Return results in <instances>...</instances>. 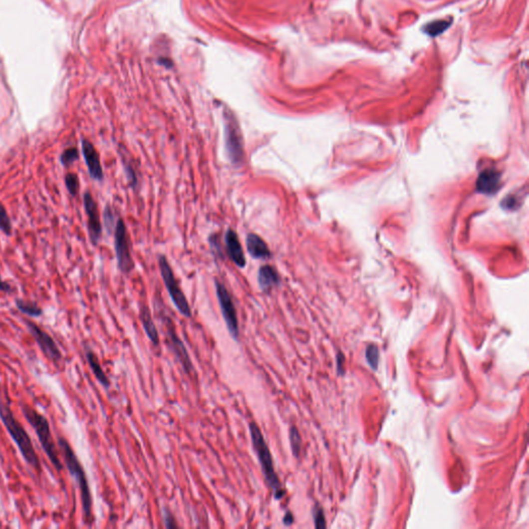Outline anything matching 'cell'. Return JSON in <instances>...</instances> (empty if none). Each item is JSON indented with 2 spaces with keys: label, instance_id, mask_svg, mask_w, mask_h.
<instances>
[{
  "label": "cell",
  "instance_id": "obj_5",
  "mask_svg": "<svg viewBox=\"0 0 529 529\" xmlns=\"http://www.w3.org/2000/svg\"><path fill=\"white\" fill-rule=\"evenodd\" d=\"M225 142L230 163L241 166L244 161V140L238 120L230 111L225 112Z\"/></svg>",
  "mask_w": 529,
  "mask_h": 529
},
{
  "label": "cell",
  "instance_id": "obj_30",
  "mask_svg": "<svg viewBox=\"0 0 529 529\" xmlns=\"http://www.w3.org/2000/svg\"><path fill=\"white\" fill-rule=\"evenodd\" d=\"M0 391H1V389H0Z\"/></svg>",
  "mask_w": 529,
  "mask_h": 529
},
{
  "label": "cell",
  "instance_id": "obj_23",
  "mask_svg": "<svg viewBox=\"0 0 529 529\" xmlns=\"http://www.w3.org/2000/svg\"><path fill=\"white\" fill-rule=\"evenodd\" d=\"M0 230L4 233L6 236H10V234H11L10 219L2 204H0Z\"/></svg>",
  "mask_w": 529,
  "mask_h": 529
},
{
  "label": "cell",
  "instance_id": "obj_24",
  "mask_svg": "<svg viewBox=\"0 0 529 529\" xmlns=\"http://www.w3.org/2000/svg\"><path fill=\"white\" fill-rule=\"evenodd\" d=\"M366 359L368 361L371 368L376 370L379 361V351L375 345H370L366 349Z\"/></svg>",
  "mask_w": 529,
  "mask_h": 529
},
{
  "label": "cell",
  "instance_id": "obj_29",
  "mask_svg": "<svg viewBox=\"0 0 529 529\" xmlns=\"http://www.w3.org/2000/svg\"><path fill=\"white\" fill-rule=\"evenodd\" d=\"M292 522H293L292 514L290 512H287L284 515V517H283V524L286 525V526H289V525L292 524Z\"/></svg>",
  "mask_w": 529,
  "mask_h": 529
},
{
  "label": "cell",
  "instance_id": "obj_4",
  "mask_svg": "<svg viewBox=\"0 0 529 529\" xmlns=\"http://www.w3.org/2000/svg\"><path fill=\"white\" fill-rule=\"evenodd\" d=\"M21 409L27 422L30 424L31 427L34 429L35 434L41 445V448L45 451L51 463L56 468V470L61 472L63 469V465L60 461L59 452L57 450L56 444L51 433L49 421L45 416L38 414L34 408L30 406L23 404L21 405Z\"/></svg>",
  "mask_w": 529,
  "mask_h": 529
},
{
  "label": "cell",
  "instance_id": "obj_28",
  "mask_svg": "<svg viewBox=\"0 0 529 529\" xmlns=\"http://www.w3.org/2000/svg\"><path fill=\"white\" fill-rule=\"evenodd\" d=\"M0 291H3V292H10L11 291V286L6 283L5 281H3L1 279V276H0Z\"/></svg>",
  "mask_w": 529,
  "mask_h": 529
},
{
  "label": "cell",
  "instance_id": "obj_12",
  "mask_svg": "<svg viewBox=\"0 0 529 529\" xmlns=\"http://www.w3.org/2000/svg\"><path fill=\"white\" fill-rule=\"evenodd\" d=\"M81 143L83 156L90 177L96 181H102V179H104V170H102L99 154L95 149L94 145L85 138H82Z\"/></svg>",
  "mask_w": 529,
  "mask_h": 529
},
{
  "label": "cell",
  "instance_id": "obj_27",
  "mask_svg": "<svg viewBox=\"0 0 529 529\" xmlns=\"http://www.w3.org/2000/svg\"><path fill=\"white\" fill-rule=\"evenodd\" d=\"M113 225H114V215L109 206H107L106 210H105V226L109 232L111 231Z\"/></svg>",
  "mask_w": 529,
  "mask_h": 529
},
{
  "label": "cell",
  "instance_id": "obj_18",
  "mask_svg": "<svg viewBox=\"0 0 529 529\" xmlns=\"http://www.w3.org/2000/svg\"><path fill=\"white\" fill-rule=\"evenodd\" d=\"M16 306L18 309L24 313V314H27L29 316H32V317H38L42 314V309L37 306V304L33 303V302H28V301H24V300H21V299H17L16 300Z\"/></svg>",
  "mask_w": 529,
  "mask_h": 529
},
{
  "label": "cell",
  "instance_id": "obj_16",
  "mask_svg": "<svg viewBox=\"0 0 529 529\" xmlns=\"http://www.w3.org/2000/svg\"><path fill=\"white\" fill-rule=\"evenodd\" d=\"M140 319L142 322V326L144 328V331L149 338V340L153 343V345L158 346L160 339H159V334L158 330L154 324L151 312L149 308L146 305H143L140 309Z\"/></svg>",
  "mask_w": 529,
  "mask_h": 529
},
{
  "label": "cell",
  "instance_id": "obj_14",
  "mask_svg": "<svg viewBox=\"0 0 529 529\" xmlns=\"http://www.w3.org/2000/svg\"><path fill=\"white\" fill-rule=\"evenodd\" d=\"M246 248L248 254L255 260H269L272 256L267 243L257 234L247 235Z\"/></svg>",
  "mask_w": 529,
  "mask_h": 529
},
{
  "label": "cell",
  "instance_id": "obj_15",
  "mask_svg": "<svg viewBox=\"0 0 529 529\" xmlns=\"http://www.w3.org/2000/svg\"><path fill=\"white\" fill-rule=\"evenodd\" d=\"M258 281L260 288L264 293H269L272 291V289L280 283V277L278 275V272L273 266L270 264H264L260 269L258 273Z\"/></svg>",
  "mask_w": 529,
  "mask_h": 529
},
{
  "label": "cell",
  "instance_id": "obj_6",
  "mask_svg": "<svg viewBox=\"0 0 529 529\" xmlns=\"http://www.w3.org/2000/svg\"><path fill=\"white\" fill-rule=\"evenodd\" d=\"M158 264H159V270L161 277L165 283V286L169 292V296L174 303L175 307L177 308V310L185 317H192L193 311L190 305L187 301L186 296L184 295L183 290L179 286L176 277L174 275V272L170 266V264L165 256H160L158 258Z\"/></svg>",
  "mask_w": 529,
  "mask_h": 529
},
{
  "label": "cell",
  "instance_id": "obj_17",
  "mask_svg": "<svg viewBox=\"0 0 529 529\" xmlns=\"http://www.w3.org/2000/svg\"><path fill=\"white\" fill-rule=\"evenodd\" d=\"M85 356H86V360H87L88 364H89L94 376L98 380V383L104 388L109 389L110 386H111V381H110L109 377L107 376V374L105 373L104 369H102V367H101V365L99 363V360H98L97 356L94 354V351L91 348L87 347L85 349Z\"/></svg>",
  "mask_w": 529,
  "mask_h": 529
},
{
  "label": "cell",
  "instance_id": "obj_20",
  "mask_svg": "<svg viewBox=\"0 0 529 529\" xmlns=\"http://www.w3.org/2000/svg\"><path fill=\"white\" fill-rule=\"evenodd\" d=\"M498 178L496 177L495 173L486 172L481 176L479 179V186L483 190V192H491V188L494 189L497 184Z\"/></svg>",
  "mask_w": 529,
  "mask_h": 529
},
{
  "label": "cell",
  "instance_id": "obj_21",
  "mask_svg": "<svg viewBox=\"0 0 529 529\" xmlns=\"http://www.w3.org/2000/svg\"><path fill=\"white\" fill-rule=\"evenodd\" d=\"M78 159H79V150L77 147H73V146L63 150V152L59 156V160H60L61 165L65 168L71 166Z\"/></svg>",
  "mask_w": 529,
  "mask_h": 529
},
{
  "label": "cell",
  "instance_id": "obj_8",
  "mask_svg": "<svg viewBox=\"0 0 529 529\" xmlns=\"http://www.w3.org/2000/svg\"><path fill=\"white\" fill-rule=\"evenodd\" d=\"M115 253L118 268L123 274H128L135 268V262L131 258L129 237L126 225L121 218L117 220L114 234Z\"/></svg>",
  "mask_w": 529,
  "mask_h": 529
},
{
  "label": "cell",
  "instance_id": "obj_25",
  "mask_svg": "<svg viewBox=\"0 0 529 529\" xmlns=\"http://www.w3.org/2000/svg\"><path fill=\"white\" fill-rule=\"evenodd\" d=\"M161 513H163L161 515H163L164 524L167 528H177L178 527V524L177 522H176V519L173 516V514L169 508L164 507L163 509H161Z\"/></svg>",
  "mask_w": 529,
  "mask_h": 529
},
{
  "label": "cell",
  "instance_id": "obj_9",
  "mask_svg": "<svg viewBox=\"0 0 529 529\" xmlns=\"http://www.w3.org/2000/svg\"><path fill=\"white\" fill-rule=\"evenodd\" d=\"M26 326L42 354L53 363H59L62 360V354L53 337L30 320H26Z\"/></svg>",
  "mask_w": 529,
  "mask_h": 529
},
{
  "label": "cell",
  "instance_id": "obj_7",
  "mask_svg": "<svg viewBox=\"0 0 529 529\" xmlns=\"http://www.w3.org/2000/svg\"><path fill=\"white\" fill-rule=\"evenodd\" d=\"M215 290L216 296L219 303L220 311H222L223 317L227 325L230 335L233 337L234 340H239L240 337V327H239V318L236 306L233 301L232 296L228 288L218 280H215Z\"/></svg>",
  "mask_w": 529,
  "mask_h": 529
},
{
  "label": "cell",
  "instance_id": "obj_2",
  "mask_svg": "<svg viewBox=\"0 0 529 529\" xmlns=\"http://www.w3.org/2000/svg\"><path fill=\"white\" fill-rule=\"evenodd\" d=\"M0 419H1L4 427L8 434L11 436L14 444L17 445L24 460L29 466L40 472V463L33 448L31 438L24 429L20 422L14 418L10 405L4 402L0 397Z\"/></svg>",
  "mask_w": 529,
  "mask_h": 529
},
{
  "label": "cell",
  "instance_id": "obj_1",
  "mask_svg": "<svg viewBox=\"0 0 529 529\" xmlns=\"http://www.w3.org/2000/svg\"><path fill=\"white\" fill-rule=\"evenodd\" d=\"M248 429L249 434H251L253 449L259 460L264 481L267 483V486L273 491L275 499L280 501L284 496L285 491L282 489L281 482L275 472L274 461L270 448L266 442V439H264V436L260 428V426L256 422L249 423Z\"/></svg>",
  "mask_w": 529,
  "mask_h": 529
},
{
  "label": "cell",
  "instance_id": "obj_22",
  "mask_svg": "<svg viewBox=\"0 0 529 529\" xmlns=\"http://www.w3.org/2000/svg\"><path fill=\"white\" fill-rule=\"evenodd\" d=\"M64 182L66 189L72 197H77L80 192V180L78 175L75 173H68L65 175Z\"/></svg>",
  "mask_w": 529,
  "mask_h": 529
},
{
  "label": "cell",
  "instance_id": "obj_3",
  "mask_svg": "<svg viewBox=\"0 0 529 529\" xmlns=\"http://www.w3.org/2000/svg\"><path fill=\"white\" fill-rule=\"evenodd\" d=\"M58 447H59L62 453V457L66 464V468L68 469V472L71 475V477L76 480L78 486H79L85 520L86 522L91 524L92 522V497H91L89 484H88L85 470L80 460L78 459L76 453L73 452V450L71 449L70 445L68 444V442L65 438L63 437L58 438Z\"/></svg>",
  "mask_w": 529,
  "mask_h": 529
},
{
  "label": "cell",
  "instance_id": "obj_19",
  "mask_svg": "<svg viewBox=\"0 0 529 529\" xmlns=\"http://www.w3.org/2000/svg\"><path fill=\"white\" fill-rule=\"evenodd\" d=\"M288 437H289V444H290V449H291L292 455L296 458H298L300 456V453H301L302 439H301V435L299 433V430L296 428V426H290L289 432H288Z\"/></svg>",
  "mask_w": 529,
  "mask_h": 529
},
{
  "label": "cell",
  "instance_id": "obj_26",
  "mask_svg": "<svg viewBox=\"0 0 529 529\" xmlns=\"http://www.w3.org/2000/svg\"><path fill=\"white\" fill-rule=\"evenodd\" d=\"M313 520L314 525L316 528H325L326 527V521H325V515L322 510L318 507L313 509Z\"/></svg>",
  "mask_w": 529,
  "mask_h": 529
},
{
  "label": "cell",
  "instance_id": "obj_11",
  "mask_svg": "<svg viewBox=\"0 0 529 529\" xmlns=\"http://www.w3.org/2000/svg\"><path fill=\"white\" fill-rule=\"evenodd\" d=\"M166 326H167V330H168L167 331L168 337H169V340H170V348L172 349V351L175 354L176 358L178 359V361H179L180 365L182 366V368L185 371V373L190 375L195 371V367L193 365L192 359H190V357H189V354H188V351L186 349V346L184 345L183 341L180 339V337L178 336V334L176 333L175 327H174L171 319L167 318Z\"/></svg>",
  "mask_w": 529,
  "mask_h": 529
},
{
  "label": "cell",
  "instance_id": "obj_13",
  "mask_svg": "<svg viewBox=\"0 0 529 529\" xmlns=\"http://www.w3.org/2000/svg\"><path fill=\"white\" fill-rule=\"evenodd\" d=\"M225 241H226V246L228 249V255L230 259L232 260V262L236 264L237 267L241 269L245 268L246 259H245L243 247L241 245V242L239 240L237 233L229 229L226 234Z\"/></svg>",
  "mask_w": 529,
  "mask_h": 529
},
{
  "label": "cell",
  "instance_id": "obj_10",
  "mask_svg": "<svg viewBox=\"0 0 529 529\" xmlns=\"http://www.w3.org/2000/svg\"><path fill=\"white\" fill-rule=\"evenodd\" d=\"M84 208L87 215V224H88V233H89V238L93 245H97L101 239L102 227L100 223V216L97 204L91 194L86 192L83 197Z\"/></svg>",
  "mask_w": 529,
  "mask_h": 529
}]
</instances>
